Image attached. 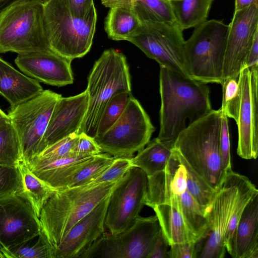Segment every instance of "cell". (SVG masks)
<instances>
[{"label":"cell","mask_w":258,"mask_h":258,"mask_svg":"<svg viewBox=\"0 0 258 258\" xmlns=\"http://www.w3.org/2000/svg\"><path fill=\"white\" fill-rule=\"evenodd\" d=\"M92 156H77L49 161L33 160L26 164L44 183L58 190L66 188L73 176Z\"/></svg>","instance_id":"cell-22"},{"label":"cell","mask_w":258,"mask_h":258,"mask_svg":"<svg viewBox=\"0 0 258 258\" xmlns=\"http://www.w3.org/2000/svg\"><path fill=\"white\" fill-rule=\"evenodd\" d=\"M110 193L71 229L55 249L53 258H80L103 235Z\"/></svg>","instance_id":"cell-17"},{"label":"cell","mask_w":258,"mask_h":258,"mask_svg":"<svg viewBox=\"0 0 258 258\" xmlns=\"http://www.w3.org/2000/svg\"><path fill=\"white\" fill-rule=\"evenodd\" d=\"M244 175L229 171L216 190L208 214L209 234L199 253L200 258H223L226 249L225 233L237 202Z\"/></svg>","instance_id":"cell-13"},{"label":"cell","mask_w":258,"mask_h":258,"mask_svg":"<svg viewBox=\"0 0 258 258\" xmlns=\"http://www.w3.org/2000/svg\"><path fill=\"white\" fill-rule=\"evenodd\" d=\"M148 178L139 168L132 167L113 188L110 195L104 225L116 234L131 226L145 205Z\"/></svg>","instance_id":"cell-12"},{"label":"cell","mask_w":258,"mask_h":258,"mask_svg":"<svg viewBox=\"0 0 258 258\" xmlns=\"http://www.w3.org/2000/svg\"><path fill=\"white\" fill-rule=\"evenodd\" d=\"M71 14L77 17H85L94 5L93 0H63Z\"/></svg>","instance_id":"cell-41"},{"label":"cell","mask_w":258,"mask_h":258,"mask_svg":"<svg viewBox=\"0 0 258 258\" xmlns=\"http://www.w3.org/2000/svg\"><path fill=\"white\" fill-rule=\"evenodd\" d=\"M88 105L86 90L73 96L60 97L51 114L39 154L57 141L73 133H80Z\"/></svg>","instance_id":"cell-19"},{"label":"cell","mask_w":258,"mask_h":258,"mask_svg":"<svg viewBox=\"0 0 258 258\" xmlns=\"http://www.w3.org/2000/svg\"><path fill=\"white\" fill-rule=\"evenodd\" d=\"M258 32V5L235 11L229 31L223 64V78H238Z\"/></svg>","instance_id":"cell-16"},{"label":"cell","mask_w":258,"mask_h":258,"mask_svg":"<svg viewBox=\"0 0 258 258\" xmlns=\"http://www.w3.org/2000/svg\"><path fill=\"white\" fill-rule=\"evenodd\" d=\"M43 5L39 1H24L0 15V53L52 51L45 27Z\"/></svg>","instance_id":"cell-7"},{"label":"cell","mask_w":258,"mask_h":258,"mask_svg":"<svg viewBox=\"0 0 258 258\" xmlns=\"http://www.w3.org/2000/svg\"><path fill=\"white\" fill-rule=\"evenodd\" d=\"M36 1L45 4L48 0H0V15L12 6L24 1Z\"/></svg>","instance_id":"cell-44"},{"label":"cell","mask_w":258,"mask_h":258,"mask_svg":"<svg viewBox=\"0 0 258 258\" xmlns=\"http://www.w3.org/2000/svg\"><path fill=\"white\" fill-rule=\"evenodd\" d=\"M253 4L258 5V0H235V11L242 10Z\"/></svg>","instance_id":"cell-45"},{"label":"cell","mask_w":258,"mask_h":258,"mask_svg":"<svg viewBox=\"0 0 258 258\" xmlns=\"http://www.w3.org/2000/svg\"><path fill=\"white\" fill-rule=\"evenodd\" d=\"M201 241L187 242L172 244L168 251L170 258H196L198 257L202 246Z\"/></svg>","instance_id":"cell-39"},{"label":"cell","mask_w":258,"mask_h":258,"mask_svg":"<svg viewBox=\"0 0 258 258\" xmlns=\"http://www.w3.org/2000/svg\"><path fill=\"white\" fill-rule=\"evenodd\" d=\"M214 0L170 1L176 23L183 31L196 27L207 20Z\"/></svg>","instance_id":"cell-27"},{"label":"cell","mask_w":258,"mask_h":258,"mask_svg":"<svg viewBox=\"0 0 258 258\" xmlns=\"http://www.w3.org/2000/svg\"><path fill=\"white\" fill-rule=\"evenodd\" d=\"M131 158H118L95 178L87 184L96 185L102 183L115 182L120 180L127 171L133 167Z\"/></svg>","instance_id":"cell-37"},{"label":"cell","mask_w":258,"mask_h":258,"mask_svg":"<svg viewBox=\"0 0 258 258\" xmlns=\"http://www.w3.org/2000/svg\"><path fill=\"white\" fill-rule=\"evenodd\" d=\"M114 159L112 156L106 153L92 156L73 176L66 188L87 184L108 168Z\"/></svg>","instance_id":"cell-30"},{"label":"cell","mask_w":258,"mask_h":258,"mask_svg":"<svg viewBox=\"0 0 258 258\" xmlns=\"http://www.w3.org/2000/svg\"><path fill=\"white\" fill-rule=\"evenodd\" d=\"M167 245H169L162 231L158 236L148 258H169Z\"/></svg>","instance_id":"cell-42"},{"label":"cell","mask_w":258,"mask_h":258,"mask_svg":"<svg viewBox=\"0 0 258 258\" xmlns=\"http://www.w3.org/2000/svg\"><path fill=\"white\" fill-rule=\"evenodd\" d=\"M222 114L221 108L212 109L182 131L174 146L190 167L216 191L227 174L219 145Z\"/></svg>","instance_id":"cell-3"},{"label":"cell","mask_w":258,"mask_h":258,"mask_svg":"<svg viewBox=\"0 0 258 258\" xmlns=\"http://www.w3.org/2000/svg\"><path fill=\"white\" fill-rule=\"evenodd\" d=\"M159 92L160 141L174 144L188 125L212 110L206 84L161 66Z\"/></svg>","instance_id":"cell-1"},{"label":"cell","mask_w":258,"mask_h":258,"mask_svg":"<svg viewBox=\"0 0 258 258\" xmlns=\"http://www.w3.org/2000/svg\"><path fill=\"white\" fill-rule=\"evenodd\" d=\"M168 1H173V0H168Z\"/></svg>","instance_id":"cell-47"},{"label":"cell","mask_w":258,"mask_h":258,"mask_svg":"<svg viewBox=\"0 0 258 258\" xmlns=\"http://www.w3.org/2000/svg\"><path fill=\"white\" fill-rule=\"evenodd\" d=\"M222 86V102L221 109L227 117L236 121L240 102L238 78L224 79Z\"/></svg>","instance_id":"cell-34"},{"label":"cell","mask_w":258,"mask_h":258,"mask_svg":"<svg viewBox=\"0 0 258 258\" xmlns=\"http://www.w3.org/2000/svg\"><path fill=\"white\" fill-rule=\"evenodd\" d=\"M22 160L18 135L11 120L0 127V165L18 166Z\"/></svg>","instance_id":"cell-29"},{"label":"cell","mask_w":258,"mask_h":258,"mask_svg":"<svg viewBox=\"0 0 258 258\" xmlns=\"http://www.w3.org/2000/svg\"><path fill=\"white\" fill-rule=\"evenodd\" d=\"M24 186V197L34 209L37 217L54 189L37 177L22 160L18 165Z\"/></svg>","instance_id":"cell-28"},{"label":"cell","mask_w":258,"mask_h":258,"mask_svg":"<svg viewBox=\"0 0 258 258\" xmlns=\"http://www.w3.org/2000/svg\"><path fill=\"white\" fill-rule=\"evenodd\" d=\"M102 153L95 139L83 132H80L79 140L75 149L76 156H94Z\"/></svg>","instance_id":"cell-40"},{"label":"cell","mask_w":258,"mask_h":258,"mask_svg":"<svg viewBox=\"0 0 258 258\" xmlns=\"http://www.w3.org/2000/svg\"><path fill=\"white\" fill-rule=\"evenodd\" d=\"M119 180L54 190L39 218L41 233L49 246L52 258L71 229L108 195Z\"/></svg>","instance_id":"cell-2"},{"label":"cell","mask_w":258,"mask_h":258,"mask_svg":"<svg viewBox=\"0 0 258 258\" xmlns=\"http://www.w3.org/2000/svg\"><path fill=\"white\" fill-rule=\"evenodd\" d=\"M35 243L27 242L10 250L5 258H52L49 246L40 232Z\"/></svg>","instance_id":"cell-35"},{"label":"cell","mask_w":258,"mask_h":258,"mask_svg":"<svg viewBox=\"0 0 258 258\" xmlns=\"http://www.w3.org/2000/svg\"><path fill=\"white\" fill-rule=\"evenodd\" d=\"M60 94L50 90L15 106L8 113L19 139L23 160L26 163L37 156L51 114Z\"/></svg>","instance_id":"cell-9"},{"label":"cell","mask_w":258,"mask_h":258,"mask_svg":"<svg viewBox=\"0 0 258 258\" xmlns=\"http://www.w3.org/2000/svg\"><path fill=\"white\" fill-rule=\"evenodd\" d=\"M79 133H73L57 141L45 148L30 161L33 160L49 161L77 157L75 154V149L78 142Z\"/></svg>","instance_id":"cell-33"},{"label":"cell","mask_w":258,"mask_h":258,"mask_svg":"<svg viewBox=\"0 0 258 258\" xmlns=\"http://www.w3.org/2000/svg\"><path fill=\"white\" fill-rule=\"evenodd\" d=\"M41 230L39 218L24 197L17 195L0 197V258L38 237Z\"/></svg>","instance_id":"cell-14"},{"label":"cell","mask_w":258,"mask_h":258,"mask_svg":"<svg viewBox=\"0 0 258 258\" xmlns=\"http://www.w3.org/2000/svg\"><path fill=\"white\" fill-rule=\"evenodd\" d=\"M43 9L51 50L72 61L85 55L91 48L96 30L95 5L82 18L73 16L63 0H48Z\"/></svg>","instance_id":"cell-5"},{"label":"cell","mask_w":258,"mask_h":258,"mask_svg":"<svg viewBox=\"0 0 258 258\" xmlns=\"http://www.w3.org/2000/svg\"><path fill=\"white\" fill-rule=\"evenodd\" d=\"M154 131L149 115L132 96L116 121L104 134L94 139L102 153L114 159L132 158L148 144Z\"/></svg>","instance_id":"cell-8"},{"label":"cell","mask_w":258,"mask_h":258,"mask_svg":"<svg viewBox=\"0 0 258 258\" xmlns=\"http://www.w3.org/2000/svg\"><path fill=\"white\" fill-rule=\"evenodd\" d=\"M86 90L88 105L80 132L94 138L101 115L112 97L119 92H131V77L125 56L113 48L104 50L88 77Z\"/></svg>","instance_id":"cell-4"},{"label":"cell","mask_w":258,"mask_h":258,"mask_svg":"<svg viewBox=\"0 0 258 258\" xmlns=\"http://www.w3.org/2000/svg\"><path fill=\"white\" fill-rule=\"evenodd\" d=\"M161 232L156 215L139 216L120 233H104L80 258H148Z\"/></svg>","instance_id":"cell-10"},{"label":"cell","mask_w":258,"mask_h":258,"mask_svg":"<svg viewBox=\"0 0 258 258\" xmlns=\"http://www.w3.org/2000/svg\"><path fill=\"white\" fill-rule=\"evenodd\" d=\"M147 178L145 205L153 209L168 205L178 210L180 196L186 190V171L174 148L165 168Z\"/></svg>","instance_id":"cell-18"},{"label":"cell","mask_w":258,"mask_h":258,"mask_svg":"<svg viewBox=\"0 0 258 258\" xmlns=\"http://www.w3.org/2000/svg\"><path fill=\"white\" fill-rule=\"evenodd\" d=\"M226 249L234 258H258V193L245 207Z\"/></svg>","instance_id":"cell-21"},{"label":"cell","mask_w":258,"mask_h":258,"mask_svg":"<svg viewBox=\"0 0 258 258\" xmlns=\"http://www.w3.org/2000/svg\"><path fill=\"white\" fill-rule=\"evenodd\" d=\"M13 195L24 197V186L18 166L0 165V197Z\"/></svg>","instance_id":"cell-36"},{"label":"cell","mask_w":258,"mask_h":258,"mask_svg":"<svg viewBox=\"0 0 258 258\" xmlns=\"http://www.w3.org/2000/svg\"><path fill=\"white\" fill-rule=\"evenodd\" d=\"M219 145L223 167L227 172L232 170L230 143L228 117L223 112L220 126Z\"/></svg>","instance_id":"cell-38"},{"label":"cell","mask_w":258,"mask_h":258,"mask_svg":"<svg viewBox=\"0 0 258 258\" xmlns=\"http://www.w3.org/2000/svg\"><path fill=\"white\" fill-rule=\"evenodd\" d=\"M182 31L176 23L143 22L126 41L160 66L189 77L185 67Z\"/></svg>","instance_id":"cell-11"},{"label":"cell","mask_w":258,"mask_h":258,"mask_svg":"<svg viewBox=\"0 0 258 258\" xmlns=\"http://www.w3.org/2000/svg\"><path fill=\"white\" fill-rule=\"evenodd\" d=\"M178 153L186 171L187 190L199 204L206 208L209 211L216 191L207 184L190 167L180 154L178 152Z\"/></svg>","instance_id":"cell-31"},{"label":"cell","mask_w":258,"mask_h":258,"mask_svg":"<svg viewBox=\"0 0 258 258\" xmlns=\"http://www.w3.org/2000/svg\"><path fill=\"white\" fill-rule=\"evenodd\" d=\"M141 23L131 8L123 6L110 8L104 21V29L109 38L127 40L138 30Z\"/></svg>","instance_id":"cell-26"},{"label":"cell","mask_w":258,"mask_h":258,"mask_svg":"<svg viewBox=\"0 0 258 258\" xmlns=\"http://www.w3.org/2000/svg\"><path fill=\"white\" fill-rule=\"evenodd\" d=\"M132 96L131 92L121 91L112 97L101 115L96 137L102 135L116 121L124 111Z\"/></svg>","instance_id":"cell-32"},{"label":"cell","mask_w":258,"mask_h":258,"mask_svg":"<svg viewBox=\"0 0 258 258\" xmlns=\"http://www.w3.org/2000/svg\"><path fill=\"white\" fill-rule=\"evenodd\" d=\"M153 209L169 246L178 243L198 242L186 226L181 214L175 208L168 205H160Z\"/></svg>","instance_id":"cell-25"},{"label":"cell","mask_w":258,"mask_h":258,"mask_svg":"<svg viewBox=\"0 0 258 258\" xmlns=\"http://www.w3.org/2000/svg\"><path fill=\"white\" fill-rule=\"evenodd\" d=\"M229 24L206 20L195 27L184 42L185 67L188 76L197 81L222 84Z\"/></svg>","instance_id":"cell-6"},{"label":"cell","mask_w":258,"mask_h":258,"mask_svg":"<svg viewBox=\"0 0 258 258\" xmlns=\"http://www.w3.org/2000/svg\"><path fill=\"white\" fill-rule=\"evenodd\" d=\"M244 67L247 68L249 71L258 69V32L255 34L245 57Z\"/></svg>","instance_id":"cell-43"},{"label":"cell","mask_w":258,"mask_h":258,"mask_svg":"<svg viewBox=\"0 0 258 258\" xmlns=\"http://www.w3.org/2000/svg\"><path fill=\"white\" fill-rule=\"evenodd\" d=\"M10 121H11V119L8 115L6 114L0 108V127Z\"/></svg>","instance_id":"cell-46"},{"label":"cell","mask_w":258,"mask_h":258,"mask_svg":"<svg viewBox=\"0 0 258 258\" xmlns=\"http://www.w3.org/2000/svg\"><path fill=\"white\" fill-rule=\"evenodd\" d=\"M146 147L138 152L131 159L132 166L143 170L147 176L152 175L164 170L172 153L174 144L153 139Z\"/></svg>","instance_id":"cell-24"},{"label":"cell","mask_w":258,"mask_h":258,"mask_svg":"<svg viewBox=\"0 0 258 258\" xmlns=\"http://www.w3.org/2000/svg\"><path fill=\"white\" fill-rule=\"evenodd\" d=\"M258 69L243 68L238 76L240 102L236 121L238 133L237 153L244 159L258 155Z\"/></svg>","instance_id":"cell-15"},{"label":"cell","mask_w":258,"mask_h":258,"mask_svg":"<svg viewBox=\"0 0 258 258\" xmlns=\"http://www.w3.org/2000/svg\"><path fill=\"white\" fill-rule=\"evenodd\" d=\"M15 62L23 73L38 82L57 87L73 83L72 60L52 51L18 54Z\"/></svg>","instance_id":"cell-20"},{"label":"cell","mask_w":258,"mask_h":258,"mask_svg":"<svg viewBox=\"0 0 258 258\" xmlns=\"http://www.w3.org/2000/svg\"><path fill=\"white\" fill-rule=\"evenodd\" d=\"M43 90L37 80L16 70L0 57V94L15 106Z\"/></svg>","instance_id":"cell-23"}]
</instances>
